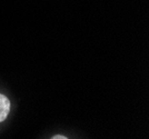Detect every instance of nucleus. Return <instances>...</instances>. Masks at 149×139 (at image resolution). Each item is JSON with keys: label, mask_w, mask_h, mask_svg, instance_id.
<instances>
[{"label": "nucleus", "mask_w": 149, "mask_h": 139, "mask_svg": "<svg viewBox=\"0 0 149 139\" xmlns=\"http://www.w3.org/2000/svg\"><path fill=\"white\" fill-rule=\"evenodd\" d=\"M10 113V101L5 95L0 94V122L5 121Z\"/></svg>", "instance_id": "1"}, {"label": "nucleus", "mask_w": 149, "mask_h": 139, "mask_svg": "<svg viewBox=\"0 0 149 139\" xmlns=\"http://www.w3.org/2000/svg\"><path fill=\"white\" fill-rule=\"evenodd\" d=\"M52 138H54V139H56V138H62V139H65V138H67V137H65V136H59V135H58V136H54Z\"/></svg>", "instance_id": "2"}]
</instances>
